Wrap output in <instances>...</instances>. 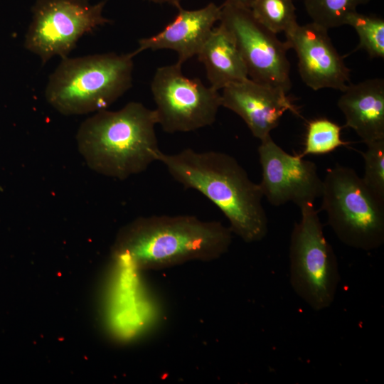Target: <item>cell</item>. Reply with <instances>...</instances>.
Here are the masks:
<instances>
[{"label":"cell","instance_id":"obj_1","mask_svg":"<svg viewBox=\"0 0 384 384\" xmlns=\"http://www.w3.org/2000/svg\"><path fill=\"white\" fill-rule=\"evenodd\" d=\"M232 231L218 221L193 215L139 217L118 232L112 257L122 267L154 270L189 261L208 262L226 253Z\"/></svg>","mask_w":384,"mask_h":384},{"label":"cell","instance_id":"obj_2","mask_svg":"<svg viewBox=\"0 0 384 384\" xmlns=\"http://www.w3.org/2000/svg\"><path fill=\"white\" fill-rule=\"evenodd\" d=\"M159 162L176 181L213 203L229 221L232 233L243 241L258 242L267 235L268 220L261 188L234 157L188 148L173 154L162 153Z\"/></svg>","mask_w":384,"mask_h":384},{"label":"cell","instance_id":"obj_3","mask_svg":"<svg viewBox=\"0 0 384 384\" xmlns=\"http://www.w3.org/2000/svg\"><path fill=\"white\" fill-rule=\"evenodd\" d=\"M154 110L130 102L116 111L102 110L86 119L76 134L87 166L103 176L125 180L159 161Z\"/></svg>","mask_w":384,"mask_h":384},{"label":"cell","instance_id":"obj_4","mask_svg":"<svg viewBox=\"0 0 384 384\" xmlns=\"http://www.w3.org/2000/svg\"><path fill=\"white\" fill-rule=\"evenodd\" d=\"M132 53L65 57L50 75L47 102L64 115L106 110L132 85Z\"/></svg>","mask_w":384,"mask_h":384},{"label":"cell","instance_id":"obj_5","mask_svg":"<svg viewBox=\"0 0 384 384\" xmlns=\"http://www.w3.org/2000/svg\"><path fill=\"white\" fill-rule=\"evenodd\" d=\"M321 210L343 244L371 251L384 243V202L366 186L354 169L335 164L326 171Z\"/></svg>","mask_w":384,"mask_h":384},{"label":"cell","instance_id":"obj_6","mask_svg":"<svg viewBox=\"0 0 384 384\" xmlns=\"http://www.w3.org/2000/svg\"><path fill=\"white\" fill-rule=\"evenodd\" d=\"M289 245V281L295 293L320 311L334 302L341 280L336 256L326 240L314 205L300 208Z\"/></svg>","mask_w":384,"mask_h":384},{"label":"cell","instance_id":"obj_7","mask_svg":"<svg viewBox=\"0 0 384 384\" xmlns=\"http://www.w3.org/2000/svg\"><path fill=\"white\" fill-rule=\"evenodd\" d=\"M106 1L36 0L25 36L24 47L46 63L54 56L68 57L78 40L112 21L102 15Z\"/></svg>","mask_w":384,"mask_h":384},{"label":"cell","instance_id":"obj_8","mask_svg":"<svg viewBox=\"0 0 384 384\" xmlns=\"http://www.w3.org/2000/svg\"><path fill=\"white\" fill-rule=\"evenodd\" d=\"M181 67L176 62L158 68L151 82L157 123L170 134L213 124L221 107L219 90L184 75Z\"/></svg>","mask_w":384,"mask_h":384},{"label":"cell","instance_id":"obj_9","mask_svg":"<svg viewBox=\"0 0 384 384\" xmlns=\"http://www.w3.org/2000/svg\"><path fill=\"white\" fill-rule=\"evenodd\" d=\"M219 21L233 36L249 78L288 92L292 82L287 43L259 22L246 6L225 1Z\"/></svg>","mask_w":384,"mask_h":384},{"label":"cell","instance_id":"obj_10","mask_svg":"<svg viewBox=\"0 0 384 384\" xmlns=\"http://www.w3.org/2000/svg\"><path fill=\"white\" fill-rule=\"evenodd\" d=\"M258 147L262 169L259 184L263 196L270 204L279 206L292 202L299 207L314 205L321 197L323 180L316 164L299 154L283 150L271 136L260 141Z\"/></svg>","mask_w":384,"mask_h":384},{"label":"cell","instance_id":"obj_11","mask_svg":"<svg viewBox=\"0 0 384 384\" xmlns=\"http://www.w3.org/2000/svg\"><path fill=\"white\" fill-rule=\"evenodd\" d=\"M285 36L289 48L297 53L299 75L308 87L314 90L332 88L341 92L350 83V70L326 28L314 22L297 24Z\"/></svg>","mask_w":384,"mask_h":384},{"label":"cell","instance_id":"obj_12","mask_svg":"<svg viewBox=\"0 0 384 384\" xmlns=\"http://www.w3.org/2000/svg\"><path fill=\"white\" fill-rule=\"evenodd\" d=\"M220 96L221 107L240 116L260 141L270 136L286 112L299 115L287 92L249 78L223 87Z\"/></svg>","mask_w":384,"mask_h":384},{"label":"cell","instance_id":"obj_13","mask_svg":"<svg viewBox=\"0 0 384 384\" xmlns=\"http://www.w3.org/2000/svg\"><path fill=\"white\" fill-rule=\"evenodd\" d=\"M174 18L156 35L139 40L135 56L146 50L169 49L176 51L181 65L196 55L221 16V6L210 3L196 10L182 7Z\"/></svg>","mask_w":384,"mask_h":384},{"label":"cell","instance_id":"obj_14","mask_svg":"<svg viewBox=\"0 0 384 384\" xmlns=\"http://www.w3.org/2000/svg\"><path fill=\"white\" fill-rule=\"evenodd\" d=\"M341 92L337 105L344 114L345 127L366 144L384 139V80L350 82Z\"/></svg>","mask_w":384,"mask_h":384},{"label":"cell","instance_id":"obj_15","mask_svg":"<svg viewBox=\"0 0 384 384\" xmlns=\"http://www.w3.org/2000/svg\"><path fill=\"white\" fill-rule=\"evenodd\" d=\"M196 56L206 68L210 86L217 90L249 78L233 36L221 23L212 29Z\"/></svg>","mask_w":384,"mask_h":384},{"label":"cell","instance_id":"obj_16","mask_svg":"<svg viewBox=\"0 0 384 384\" xmlns=\"http://www.w3.org/2000/svg\"><path fill=\"white\" fill-rule=\"evenodd\" d=\"M250 9L259 22L276 34H286L298 24L292 0H252Z\"/></svg>","mask_w":384,"mask_h":384},{"label":"cell","instance_id":"obj_17","mask_svg":"<svg viewBox=\"0 0 384 384\" xmlns=\"http://www.w3.org/2000/svg\"><path fill=\"white\" fill-rule=\"evenodd\" d=\"M341 130L342 127L327 118L312 119L308 122L304 148L299 155L326 154L346 145L348 143L341 137Z\"/></svg>","mask_w":384,"mask_h":384},{"label":"cell","instance_id":"obj_18","mask_svg":"<svg viewBox=\"0 0 384 384\" xmlns=\"http://www.w3.org/2000/svg\"><path fill=\"white\" fill-rule=\"evenodd\" d=\"M370 0H304V5L312 22L326 28L346 25L347 18L357 11L358 6Z\"/></svg>","mask_w":384,"mask_h":384},{"label":"cell","instance_id":"obj_19","mask_svg":"<svg viewBox=\"0 0 384 384\" xmlns=\"http://www.w3.org/2000/svg\"><path fill=\"white\" fill-rule=\"evenodd\" d=\"M359 38L358 48L364 50L371 58H384V21L383 18L355 11L346 19Z\"/></svg>","mask_w":384,"mask_h":384},{"label":"cell","instance_id":"obj_20","mask_svg":"<svg viewBox=\"0 0 384 384\" xmlns=\"http://www.w3.org/2000/svg\"><path fill=\"white\" fill-rule=\"evenodd\" d=\"M366 145V151L362 153L364 174L361 178L370 191L384 202V139Z\"/></svg>","mask_w":384,"mask_h":384},{"label":"cell","instance_id":"obj_21","mask_svg":"<svg viewBox=\"0 0 384 384\" xmlns=\"http://www.w3.org/2000/svg\"><path fill=\"white\" fill-rule=\"evenodd\" d=\"M147 1L156 3V4H167L178 9L181 7V2L182 0H147Z\"/></svg>","mask_w":384,"mask_h":384},{"label":"cell","instance_id":"obj_22","mask_svg":"<svg viewBox=\"0 0 384 384\" xmlns=\"http://www.w3.org/2000/svg\"><path fill=\"white\" fill-rule=\"evenodd\" d=\"M226 1L250 8L252 0H225Z\"/></svg>","mask_w":384,"mask_h":384}]
</instances>
